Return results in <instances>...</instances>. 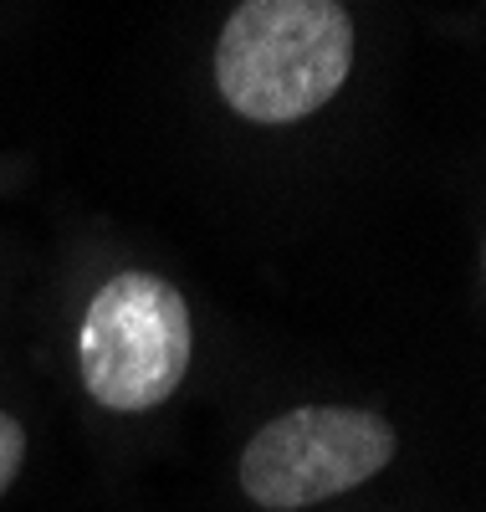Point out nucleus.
<instances>
[{
	"label": "nucleus",
	"instance_id": "f03ea898",
	"mask_svg": "<svg viewBox=\"0 0 486 512\" xmlns=\"http://www.w3.org/2000/svg\"><path fill=\"white\" fill-rule=\"evenodd\" d=\"M190 369V308L164 277H113L82 318V384L108 410L164 405Z\"/></svg>",
	"mask_w": 486,
	"mask_h": 512
},
{
	"label": "nucleus",
	"instance_id": "7ed1b4c3",
	"mask_svg": "<svg viewBox=\"0 0 486 512\" xmlns=\"http://www.w3.org/2000/svg\"><path fill=\"white\" fill-rule=\"evenodd\" d=\"M394 425L359 405H307L267 420L241 451V492L267 512H297L364 487L394 461Z\"/></svg>",
	"mask_w": 486,
	"mask_h": 512
},
{
	"label": "nucleus",
	"instance_id": "f257e3e1",
	"mask_svg": "<svg viewBox=\"0 0 486 512\" xmlns=\"http://www.w3.org/2000/svg\"><path fill=\"white\" fill-rule=\"evenodd\" d=\"M353 67V21L338 0H241L215 41V88L251 123L318 113Z\"/></svg>",
	"mask_w": 486,
	"mask_h": 512
},
{
	"label": "nucleus",
	"instance_id": "20e7f679",
	"mask_svg": "<svg viewBox=\"0 0 486 512\" xmlns=\"http://www.w3.org/2000/svg\"><path fill=\"white\" fill-rule=\"evenodd\" d=\"M21 461H26V431L21 420L0 410V497H6V487L21 477Z\"/></svg>",
	"mask_w": 486,
	"mask_h": 512
}]
</instances>
